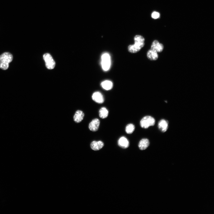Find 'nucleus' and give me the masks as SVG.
Segmentation results:
<instances>
[{
	"instance_id": "obj_18",
	"label": "nucleus",
	"mask_w": 214,
	"mask_h": 214,
	"mask_svg": "<svg viewBox=\"0 0 214 214\" xmlns=\"http://www.w3.org/2000/svg\"><path fill=\"white\" fill-rule=\"evenodd\" d=\"M151 17L154 19H157L160 17L159 13L157 12H154L152 14Z\"/></svg>"
},
{
	"instance_id": "obj_10",
	"label": "nucleus",
	"mask_w": 214,
	"mask_h": 214,
	"mask_svg": "<svg viewBox=\"0 0 214 214\" xmlns=\"http://www.w3.org/2000/svg\"><path fill=\"white\" fill-rule=\"evenodd\" d=\"M147 58L151 61H157L159 57L158 53L151 49L147 52Z\"/></svg>"
},
{
	"instance_id": "obj_16",
	"label": "nucleus",
	"mask_w": 214,
	"mask_h": 214,
	"mask_svg": "<svg viewBox=\"0 0 214 214\" xmlns=\"http://www.w3.org/2000/svg\"><path fill=\"white\" fill-rule=\"evenodd\" d=\"M109 112L104 107L102 108L99 111V116L100 118L104 119L108 117Z\"/></svg>"
},
{
	"instance_id": "obj_6",
	"label": "nucleus",
	"mask_w": 214,
	"mask_h": 214,
	"mask_svg": "<svg viewBox=\"0 0 214 214\" xmlns=\"http://www.w3.org/2000/svg\"><path fill=\"white\" fill-rule=\"evenodd\" d=\"M164 49V46L163 44L160 43L157 40L154 41L151 46V49L158 53L162 52Z\"/></svg>"
},
{
	"instance_id": "obj_12",
	"label": "nucleus",
	"mask_w": 214,
	"mask_h": 214,
	"mask_svg": "<svg viewBox=\"0 0 214 214\" xmlns=\"http://www.w3.org/2000/svg\"><path fill=\"white\" fill-rule=\"evenodd\" d=\"M149 145V140L146 138H144L140 140L139 143L138 147L140 150H143L148 148Z\"/></svg>"
},
{
	"instance_id": "obj_14",
	"label": "nucleus",
	"mask_w": 214,
	"mask_h": 214,
	"mask_svg": "<svg viewBox=\"0 0 214 214\" xmlns=\"http://www.w3.org/2000/svg\"><path fill=\"white\" fill-rule=\"evenodd\" d=\"M158 127L159 129L162 132H166L168 128V122L164 119L160 120L158 123Z\"/></svg>"
},
{
	"instance_id": "obj_2",
	"label": "nucleus",
	"mask_w": 214,
	"mask_h": 214,
	"mask_svg": "<svg viewBox=\"0 0 214 214\" xmlns=\"http://www.w3.org/2000/svg\"><path fill=\"white\" fill-rule=\"evenodd\" d=\"M13 57L9 52H5L0 56V68L3 70L7 69L9 64L12 62Z\"/></svg>"
},
{
	"instance_id": "obj_8",
	"label": "nucleus",
	"mask_w": 214,
	"mask_h": 214,
	"mask_svg": "<svg viewBox=\"0 0 214 214\" xmlns=\"http://www.w3.org/2000/svg\"><path fill=\"white\" fill-rule=\"evenodd\" d=\"M100 124V121L98 119H94L89 124V129L92 131H96L98 130Z\"/></svg>"
},
{
	"instance_id": "obj_7",
	"label": "nucleus",
	"mask_w": 214,
	"mask_h": 214,
	"mask_svg": "<svg viewBox=\"0 0 214 214\" xmlns=\"http://www.w3.org/2000/svg\"><path fill=\"white\" fill-rule=\"evenodd\" d=\"M92 98L94 101L98 104H102L104 102V98L102 94L99 92H96L93 94Z\"/></svg>"
},
{
	"instance_id": "obj_13",
	"label": "nucleus",
	"mask_w": 214,
	"mask_h": 214,
	"mask_svg": "<svg viewBox=\"0 0 214 214\" xmlns=\"http://www.w3.org/2000/svg\"><path fill=\"white\" fill-rule=\"evenodd\" d=\"M85 116L83 112L79 110L77 111L73 117L74 121L76 123L81 122L83 120Z\"/></svg>"
},
{
	"instance_id": "obj_15",
	"label": "nucleus",
	"mask_w": 214,
	"mask_h": 214,
	"mask_svg": "<svg viewBox=\"0 0 214 214\" xmlns=\"http://www.w3.org/2000/svg\"><path fill=\"white\" fill-rule=\"evenodd\" d=\"M102 88L104 90H111L113 87V83L109 80H106L101 84Z\"/></svg>"
},
{
	"instance_id": "obj_4",
	"label": "nucleus",
	"mask_w": 214,
	"mask_h": 214,
	"mask_svg": "<svg viewBox=\"0 0 214 214\" xmlns=\"http://www.w3.org/2000/svg\"><path fill=\"white\" fill-rule=\"evenodd\" d=\"M111 60L110 55L108 53H105L102 56V65L103 70L108 71L110 68Z\"/></svg>"
},
{
	"instance_id": "obj_11",
	"label": "nucleus",
	"mask_w": 214,
	"mask_h": 214,
	"mask_svg": "<svg viewBox=\"0 0 214 214\" xmlns=\"http://www.w3.org/2000/svg\"><path fill=\"white\" fill-rule=\"evenodd\" d=\"M104 146V143L101 141H93L90 144L91 149L94 151H97L102 148Z\"/></svg>"
},
{
	"instance_id": "obj_3",
	"label": "nucleus",
	"mask_w": 214,
	"mask_h": 214,
	"mask_svg": "<svg viewBox=\"0 0 214 214\" xmlns=\"http://www.w3.org/2000/svg\"><path fill=\"white\" fill-rule=\"evenodd\" d=\"M155 123V120L154 118L151 116H147L141 119L140 122V125L143 128L147 129L151 126L154 125Z\"/></svg>"
},
{
	"instance_id": "obj_9",
	"label": "nucleus",
	"mask_w": 214,
	"mask_h": 214,
	"mask_svg": "<svg viewBox=\"0 0 214 214\" xmlns=\"http://www.w3.org/2000/svg\"><path fill=\"white\" fill-rule=\"evenodd\" d=\"M118 144L121 148L126 149L128 148L129 145V143L128 139L125 137H122L118 140Z\"/></svg>"
},
{
	"instance_id": "obj_5",
	"label": "nucleus",
	"mask_w": 214,
	"mask_h": 214,
	"mask_svg": "<svg viewBox=\"0 0 214 214\" xmlns=\"http://www.w3.org/2000/svg\"><path fill=\"white\" fill-rule=\"evenodd\" d=\"M43 58L45 62L47 68L49 69H52L55 68V62L49 54H45L44 55Z\"/></svg>"
},
{
	"instance_id": "obj_1",
	"label": "nucleus",
	"mask_w": 214,
	"mask_h": 214,
	"mask_svg": "<svg viewBox=\"0 0 214 214\" xmlns=\"http://www.w3.org/2000/svg\"><path fill=\"white\" fill-rule=\"evenodd\" d=\"M135 44L130 45L128 47L129 52L131 53H135L139 52L144 47L145 45V39L141 35L136 36L134 38Z\"/></svg>"
},
{
	"instance_id": "obj_17",
	"label": "nucleus",
	"mask_w": 214,
	"mask_h": 214,
	"mask_svg": "<svg viewBox=\"0 0 214 214\" xmlns=\"http://www.w3.org/2000/svg\"><path fill=\"white\" fill-rule=\"evenodd\" d=\"M135 129L134 125L132 124H129L127 125L125 128V131L127 133L131 134L132 133Z\"/></svg>"
}]
</instances>
